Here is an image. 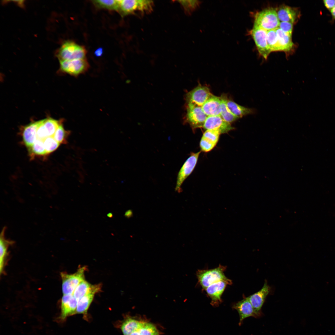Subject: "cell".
Segmentation results:
<instances>
[{
    "mask_svg": "<svg viewBox=\"0 0 335 335\" xmlns=\"http://www.w3.org/2000/svg\"><path fill=\"white\" fill-rule=\"evenodd\" d=\"M86 269L85 266L80 267L76 272L73 274H68L65 272L60 273L63 295L73 294L78 285L84 280Z\"/></svg>",
    "mask_w": 335,
    "mask_h": 335,
    "instance_id": "5",
    "label": "cell"
},
{
    "mask_svg": "<svg viewBox=\"0 0 335 335\" xmlns=\"http://www.w3.org/2000/svg\"><path fill=\"white\" fill-rule=\"evenodd\" d=\"M323 2L325 7L329 11L335 6V0H324Z\"/></svg>",
    "mask_w": 335,
    "mask_h": 335,
    "instance_id": "36",
    "label": "cell"
},
{
    "mask_svg": "<svg viewBox=\"0 0 335 335\" xmlns=\"http://www.w3.org/2000/svg\"><path fill=\"white\" fill-rule=\"evenodd\" d=\"M186 119L192 129L203 127L207 116L203 112L202 106L188 103Z\"/></svg>",
    "mask_w": 335,
    "mask_h": 335,
    "instance_id": "8",
    "label": "cell"
},
{
    "mask_svg": "<svg viewBox=\"0 0 335 335\" xmlns=\"http://www.w3.org/2000/svg\"><path fill=\"white\" fill-rule=\"evenodd\" d=\"M221 133L218 131L207 130L202 137L217 144Z\"/></svg>",
    "mask_w": 335,
    "mask_h": 335,
    "instance_id": "33",
    "label": "cell"
},
{
    "mask_svg": "<svg viewBox=\"0 0 335 335\" xmlns=\"http://www.w3.org/2000/svg\"><path fill=\"white\" fill-rule=\"evenodd\" d=\"M207 130H217L221 133H227L234 128L220 115L208 116L203 127Z\"/></svg>",
    "mask_w": 335,
    "mask_h": 335,
    "instance_id": "14",
    "label": "cell"
},
{
    "mask_svg": "<svg viewBox=\"0 0 335 335\" xmlns=\"http://www.w3.org/2000/svg\"><path fill=\"white\" fill-rule=\"evenodd\" d=\"M59 62L60 69L62 72L76 77L87 72L89 68L86 58L59 60Z\"/></svg>",
    "mask_w": 335,
    "mask_h": 335,
    "instance_id": "6",
    "label": "cell"
},
{
    "mask_svg": "<svg viewBox=\"0 0 335 335\" xmlns=\"http://www.w3.org/2000/svg\"><path fill=\"white\" fill-rule=\"evenodd\" d=\"M212 94L208 87L199 85L188 93L186 100L188 104L202 106Z\"/></svg>",
    "mask_w": 335,
    "mask_h": 335,
    "instance_id": "11",
    "label": "cell"
},
{
    "mask_svg": "<svg viewBox=\"0 0 335 335\" xmlns=\"http://www.w3.org/2000/svg\"><path fill=\"white\" fill-rule=\"evenodd\" d=\"M132 212L131 210H129L127 211L124 214V216L125 217L127 218H129L132 217Z\"/></svg>",
    "mask_w": 335,
    "mask_h": 335,
    "instance_id": "39",
    "label": "cell"
},
{
    "mask_svg": "<svg viewBox=\"0 0 335 335\" xmlns=\"http://www.w3.org/2000/svg\"><path fill=\"white\" fill-rule=\"evenodd\" d=\"M85 47L72 41H67L60 46L57 53L59 60H71L86 58Z\"/></svg>",
    "mask_w": 335,
    "mask_h": 335,
    "instance_id": "3",
    "label": "cell"
},
{
    "mask_svg": "<svg viewBox=\"0 0 335 335\" xmlns=\"http://www.w3.org/2000/svg\"><path fill=\"white\" fill-rule=\"evenodd\" d=\"M226 104L231 113L238 118L248 114H254L255 112L253 109L242 106L228 99Z\"/></svg>",
    "mask_w": 335,
    "mask_h": 335,
    "instance_id": "23",
    "label": "cell"
},
{
    "mask_svg": "<svg viewBox=\"0 0 335 335\" xmlns=\"http://www.w3.org/2000/svg\"><path fill=\"white\" fill-rule=\"evenodd\" d=\"M278 18L281 22L292 24L297 22L301 16L300 10L297 8L282 5L276 10Z\"/></svg>",
    "mask_w": 335,
    "mask_h": 335,
    "instance_id": "16",
    "label": "cell"
},
{
    "mask_svg": "<svg viewBox=\"0 0 335 335\" xmlns=\"http://www.w3.org/2000/svg\"><path fill=\"white\" fill-rule=\"evenodd\" d=\"M141 322H140L137 326L131 333L130 335H142L140 330V327Z\"/></svg>",
    "mask_w": 335,
    "mask_h": 335,
    "instance_id": "37",
    "label": "cell"
},
{
    "mask_svg": "<svg viewBox=\"0 0 335 335\" xmlns=\"http://www.w3.org/2000/svg\"><path fill=\"white\" fill-rule=\"evenodd\" d=\"M221 104L220 97L212 94L202 106V108L207 116L220 115Z\"/></svg>",
    "mask_w": 335,
    "mask_h": 335,
    "instance_id": "17",
    "label": "cell"
},
{
    "mask_svg": "<svg viewBox=\"0 0 335 335\" xmlns=\"http://www.w3.org/2000/svg\"><path fill=\"white\" fill-rule=\"evenodd\" d=\"M77 300L73 294L63 295L61 300V312L58 322L64 321L66 318L76 314Z\"/></svg>",
    "mask_w": 335,
    "mask_h": 335,
    "instance_id": "10",
    "label": "cell"
},
{
    "mask_svg": "<svg viewBox=\"0 0 335 335\" xmlns=\"http://www.w3.org/2000/svg\"><path fill=\"white\" fill-rule=\"evenodd\" d=\"M231 283V281L230 279L221 280L212 284L205 289L211 299L212 305L217 306L221 302V296L223 292L227 285Z\"/></svg>",
    "mask_w": 335,
    "mask_h": 335,
    "instance_id": "12",
    "label": "cell"
},
{
    "mask_svg": "<svg viewBox=\"0 0 335 335\" xmlns=\"http://www.w3.org/2000/svg\"><path fill=\"white\" fill-rule=\"evenodd\" d=\"M253 27L266 31L278 28L280 21L276 10L273 8L265 9L257 12L254 16Z\"/></svg>",
    "mask_w": 335,
    "mask_h": 335,
    "instance_id": "2",
    "label": "cell"
},
{
    "mask_svg": "<svg viewBox=\"0 0 335 335\" xmlns=\"http://www.w3.org/2000/svg\"><path fill=\"white\" fill-rule=\"evenodd\" d=\"M233 308L238 311L239 316V325H241L246 318L253 317L255 318L260 316L256 313L250 302L247 298H244L239 301L233 306Z\"/></svg>",
    "mask_w": 335,
    "mask_h": 335,
    "instance_id": "15",
    "label": "cell"
},
{
    "mask_svg": "<svg viewBox=\"0 0 335 335\" xmlns=\"http://www.w3.org/2000/svg\"><path fill=\"white\" fill-rule=\"evenodd\" d=\"M226 269V267L220 265L214 269L198 270L197 272L196 275L202 288L205 290L210 285L215 282L221 280H229L224 274Z\"/></svg>",
    "mask_w": 335,
    "mask_h": 335,
    "instance_id": "4",
    "label": "cell"
},
{
    "mask_svg": "<svg viewBox=\"0 0 335 335\" xmlns=\"http://www.w3.org/2000/svg\"><path fill=\"white\" fill-rule=\"evenodd\" d=\"M216 145V144L203 137L200 142V146L201 150L206 152L211 150Z\"/></svg>",
    "mask_w": 335,
    "mask_h": 335,
    "instance_id": "34",
    "label": "cell"
},
{
    "mask_svg": "<svg viewBox=\"0 0 335 335\" xmlns=\"http://www.w3.org/2000/svg\"><path fill=\"white\" fill-rule=\"evenodd\" d=\"M159 335V334H158V335Z\"/></svg>",
    "mask_w": 335,
    "mask_h": 335,
    "instance_id": "42",
    "label": "cell"
},
{
    "mask_svg": "<svg viewBox=\"0 0 335 335\" xmlns=\"http://www.w3.org/2000/svg\"><path fill=\"white\" fill-rule=\"evenodd\" d=\"M69 134V132L65 129L62 122L56 131L53 137L60 144H64L66 142L67 136Z\"/></svg>",
    "mask_w": 335,
    "mask_h": 335,
    "instance_id": "29",
    "label": "cell"
},
{
    "mask_svg": "<svg viewBox=\"0 0 335 335\" xmlns=\"http://www.w3.org/2000/svg\"><path fill=\"white\" fill-rule=\"evenodd\" d=\"M6 228L4 227L0 234V272L3 273L5 265L6 259L8 254L9 246L14 243V242L7 239L5 236Z\"/></svg>",
    "mask_w": 335,
    "mask_h": 335,
    "instance_id": "19",
    "label": "cell"
},
{
    "mask_svg": "<svg viewBox=\"0 0 335 335\" xmlns=\"http://www.w3.org/2000/svg\"><path fill=\"white\" fill-rule=\"evenodd\" d=\"M154 5L153 2L151 0H118L117 11L122 17L138 13L143 15L151 12Z\"/></svg>",
    "mask_w": 335,
    "mask_h": 335,
    "instance_id": "1",
    "label": "cell"
},
{
    "mask_svg": "<svg viewBox=\"0 0 335 335\" xmlns=\"http://www.w3.org/2000/svg\"><path fill=\"white\" fill-rule=\"evenodd\" d=\"M266 38L268 45L271 52L279 51L275 29L267 31Z\"/></svg>",
    "mask_w": 335,
    "mask_h": 335,
    "instance_id": "28",
    "label": "cell"
},
{
    "mask_svg": "<svg viewBox=\"0 0 335 335\" xmlns=\"http://www.w3.org/2000/svg\"><path fill=\"white\" fill-rule=\"evenodd\" d=\"M43 141L47 154L54 151L60 144L53 137H47Z\"/></svg>",
    "mask_w": 335,
    "mask_h": 335,
    "instance_id": "31",
    "label": "cell"
},
{
    "mask_svg": "<svg viewBox=\"0 0 335 335\" xmlns=\"http://www.w3.org/2000/svg\"><path fill=\"white\" fill-rule=\"evenodd\" d=\"M293 24L289 22H280L278 28L287 35L292 36Z\"/></svg>",
    "mask_w": 335,
    "mask_h": 335,
    "instance_id": "35",
    "label": "cell"
},
{
    "mask_svg": "<svg viewBox=\"0 0 335 335\" xmlns=\"http://www.w3.org/2000/svg\"><path fill=\"white\" fill-rule=\"evenodd\" d=\"M140 321L131 318H128L122 323L121 329L123 335H130L139 325Z\"/></svg>",
    "mask_w": 335,
    "mask_h": 335,
    "instance_id": "27",
    "label": "cell"
},
{
    "mask_svg": "<svg viewBox=\"0 0 335 335\" xmlns=\"http://www.w3.org/2000/svg\"><path fill=\"white\" fill-rule=\"evenodd\" d=\"M62 122L51 118L42 119V125L48 137H53L56 131Z\"/></svg>",
    "mask_w": 335,
    "mask_h": 335,
    "instance_id": "25",
    "label": "cell"
},
{
    "mask_svg": "<svg viewBox=\"0 0 335 335\" xmlns=\"http://www.w3.org/2000/svg\"><path fill=\"white\" fill-rule=\"evenodd\" d=\"M101 285H92L85 280L81 281L75 289L73 295L78 300L89 292L101 290Z\"/></svg>",
    "mask_w": 335,
    "mask_h": 335,
    "instance_id": "21",
    "label": "cell"
},
{
    "mask_svg": "<svg viewBox=\"0 0 335 335\" xmlns=\"http://www.w3.org/2000/svg\"><path fill=\"white\" fill-rule=\"evenodd\" d=\"M332 16V20H335V6L330 11Z\"/></svg>",
    "mask_w": 335,
    "mask_h": 335,
    "instance_id": "40",
    "label": "cell"
},
{
    "mask_svg": "<svg viewBox=\"0 0 335 335\" xmlns=\"http://www.w3.org/2000/svg\"><path fill=\"white\" fill-rule=\"evenodd\" d=\"M270 288L266 280L260 290L247 297L252 304L255 311L260 317L263 315L261 309L270 292Z\"/></svg>",
    "mask_w": 335,
    "mask_h": 335,
    "instance_id": "13",
    "label": "cell"
},
{
    "mask_svg": "<svg viewBox=\"0 0 335 335\" xmlns=\"http://www.w3.org/2000/svg\"><path fill=\"white\" fill-rule=\"evenodd\" d=\"M28 149L31 153L34 155L47 154L43 141L40 140H36L32 146Z\"/></svg>",
    "mask_w": 335,
    "mask_h": 335,
    "instance_id": "32",
    "label": "cell"
},
{
    "mask_svg": "<svg viewBox=\"0 0 335 335\" xmlns=\"http://www.w3.org/2000/svg\"><path fill=\"white\" fill-rule=\"evenodd\" d=\"M201 151L192 153L185 162L180 170L177 178L175 191L181 192V186L185 179L191 173L198 162Z\"/></svg>",
    "mask_w": 335,
    "mask_h": 335,
    "instance_id": "7",
    "label": "cell"
},
{
    "mask_svg": "<svg viewBox=\"0 0 335 335\" xmlns=\"http://www.w3.org/2000/svg\"><path fill=\"white\" fill-rule=\"evenodd\" d=\"M220 98L221 101V117L225 121L230 123L238 119L231 113L227 105L226 101L228 99L226 95H222Z\"/></svg>",
    "mask_w": 335,
    "mask_h": 335,
    "instance_id": "24",
    "label": "cell"
},
{
    "mask_svg": "<svg viewBox=\"0 0 335 335\" xmlns=\"http://www.w3.org/2000/svg\"><path fill=\"white\" fill-rule=\"evenodd\" d=\"M38 122L39 121L31 122L23 128L22 136L23 141L28 149L32 146L36 140Z\"/></svg>",
    "mask_w": 335,
    "mask_h": 335,
    "instance_id": "18",
    "label": "cell"
},
{
    "mask_svg": "<svg viewBox=\"0 0 335 335\" xmlns=\"http://www.w3.org/2000/svg\"><path fill=\"white\" fill-rule=\"evenodd\" d=\"M267 31L261 28L253 27L249 32L259 53L266 59L271 52L267 42Z\"/></svg>",
    "mask_w": 335,
    "mask_h": 335,
    "instance_id": "9",
    "label": "cell"
},
{
    "mask_svg": "<svg viewBox=\"0 0 335 335\" xmlns=\"http://www.w3.org/2000/svg\"><path fill=\"white\" fill-rule=\"evenodd\" d=\"M99 292L94 291L86 294L77 301L76 314L86 316L88 309L92 302L95 294Z\"/></svg>",
    "mask_w": 335,
    "mask_h": 335,
    "instance_id": "22",
    "label": "cell"
},
{
    "mask_svg": "<svg viewBox=\"0 0 335 335\" xmlns=\"http://www.w3.org/2000/svg\"><path fill=\"white\" fill-rule=\"evenodd\" d=\"M103 49L101 48L97 49L95 52V54L96 56H100L102 54Z\"/></svg>",
    "mask_w": 335,
    "mask_h": 335,
    "instance_id": "38",
    "label": "cell"
},
{
    "mask_svg": "<svg viewBox=\"0 0 335 335\" xmlns=\"http://www.w3.org/2000/svg\"><path fill=\"white\" fill-rule=\"evenodd\" d=\"M276 33L279 51L289 52L293 50L295 44L292 39V36L283 32L280 28L275 29Z\"/></svg>",
    "mask_w": 335,
    "mask_h": 335,
    "instance_id": "20",
    "label": "cell"
},
{
    "mask_svg": "<svg viewBox=\"0 0 335 335\" xmlns=\"http://www.w3.org/2000/svg\"><path fill=\"white\" fill-rule=\"evenodd\" d=\"M178 2L188 14H190L198 8L200 3V2L198 0H179Z\"/></svg>",
    "mask_w": 335,
    "mask_h": 335,
    "instance_id": "30",
    "label": "cell"
},
{
    "mask_svg": "<svg viewBox=\"0 0 335 335\" xmlns=\"http://www.w3.org/2000/svg\"><path fill=\"white\" fill-rule=\"evenodd\" d=\"M107 216L109 218H112L113 216V214L112 213H109L107 214Z\"/></svg>",
    "mask_w": 335,
    "mask_h": 335,
    "instance_id": "41",
    "label": "cell"
},
{
    "mask_svg": "<svg viewBox=\"0 0 335 335\" xmlns=\"http://www.w3.org/2000/svg\"><path fill=\"white\" fill-rule=\"evenodd\" d=\"M92 3L97 8L117 11L118 0H99L92 1Z\"/></svg>",
    "mask_w": 335,
    "mask_h": 335,
    "instance_id": "26",
    "label": "cell"
}]
</instances>
